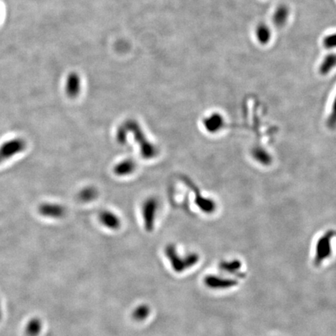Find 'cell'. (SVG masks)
Instances as JSON below:
<instances>
[{"label":"cell","mask_w":336,"mask_h":336,"mask_svg":"<svg viewBox=\"0 0 336 336\" xmlns=\"http://www.w3.org/2000/svg\"><path fill=\"white\" fill-rule=\"evenodd\" d=\"M26 146V141L22 138L12 139L4 143L0 146V164L24 151Z\"/></svg>","instance_id":"6da1fadb"},{"label":"cell","mask_w":336,"mask_h":336,"mask_svg":"<svg viewBox=\"0 0 336 336\" xmlns=\"http://www.w3.org/2000/svg\"><path fill=\"white\" fill-rule=\"evenodd\" d=\"M38 213L45 217L60 219L66 215V208L58 203L45 202L40 205Z\"/></svg>","instance_id":"7a4b0ae2"},{"label":"cell","mask_w":336,"mask_h":336,"mask_svg":"<svg viewBox=\"0 0 336 336\" xmlns=\"http://www.w3.org/2000/svg\"><path fill=\"white\" fill-rule=\"evenodd\" d=\"M80 90H81V79L79 75L75 72L70 73L66 78V95H68L70 98H75L79 95Z\"/></svg>","instance_id":"3957f363"},{"label":"cell","mask_w":336,"mask_h":336,"mask_svg":"<svg viewBox=\"0 0 336 336\" xmlns=\"http://www.w3.org/2000/svg\"><path fill=\"white\" fill-rule=\"evenodd\" d=\"M99 219L106 227L116 229L119 227V219L116 214L110 211H102L99 214Z\"/></svg>","instance_id":"277c9868"},{"label":"cell","mask_w":336,"mask_h":336,"mask_svg":"<svg viewBox=\"0 0 336 336\" xmlns=\"http://www.w3.org/2000/svg\"><path fill=\"white\" fill-rule=\"evenodd\" d=\"M205 128L208 132H217L222 126V118L219 115H211L204 121Z\"/></svg>","instance_id":"5b68a950"},{"label":"cell","mask_w":336,"mask_h":336,"mask_svg":"<svg viewBox=\"0 0 336 336\" xmlns=\"http://www.w3.org/2000/svg\"><path fill=\"white\" fill-rule=\"evenodd\" d=\"M98 192L95 187H86L82 189L81 191L78 193V198L79 201L83 202H90L95 200L97 196Z\"/></svg>","instance_id":"8992f818"},{"label":"cell","mask_w":336,"mask_h":336,"mask_svg":"<svg viewBox=\"0 0 336 336\" xmlns=\"http://www.w3.org/2000/svg\"><path fill=\"white\" fill-rule=\"evenodd\" d=\"M42 324L38 318L30 320L26 326V335L27 336H38L42 331Z\"/></svg>","instance_id":"52a82bcc"},{"label":"cell","mask_w":336,"mask_h":336,"mask_svg":"<svg viewBox=\"0 0 336 336\" xmlns=\"http://www.w3.org/2000/svg\"><path fill=\"white\" fill-rule=\"evenodd\" d=\"M336 66V55L332 54V55H327L326 59H324L323 62L321 63L320 70H321V72L322 73H328Z\"/></svg>","instance_id":"ba28073f"},{"label":"cell","mask_w":336,"mask_h":336,"mask_svg":"<svg viewBox=\"0 0 336 336\" xmlns=\"http://www.w3.org/2000/svg\"><path fill=\"white\" fill-rule=\"evenodd\" d=\"M257 37L261 43H265L270 38V30L264 25L259 26L257 29Z\"/></svg>","instance_id":"9c48e42d"},{"label":"cell","mask_w":336,"mask_h":336,"mask_svg":"<svg viewBox=\"0 0 336 336\" xmlns=\"http://www.w3.org/2000/svg\"><path fill=\"white\" fill-rule=\"evenodd\" d=\"M121 165H118L116 167V172L117 174H127L128 172H132L134 169V165L132 161H124Z\"/></svg>","instance_id":"30bf717a"},{"label":"cell","mask_w":336,"mask_h":336,"mask_svg":"<svg viewBox=\"0 0 336 336\" xmlns=\"http://www.w3.org/2000/svg\"><path fill=\"white\" fill-rule=\"evenodd\" d=\"M324 46L326 48L336 47V34H331L327 36L323 42Z\"/></svg>","instance_id":"8fae6325"},{"label":"cell","mask_w":336,"mask_h":336,"mask_svg":"<svg viewBox=\"0 0 336 336\" xmlns=\"http://www.w3.org/2000/svg\"><path fill=\"white\" fill-rule=\"evenodd\" d=\"M336 123V97L333 104V115L331 116V125H334Z\"/></svg>","instance_id":"7c38bea8"},{"label":"cell","mask_w":336,"mask_h":336,"mask_svg":"<svg viewBox=\"0 0 336 336\" xmlns=\"http://www.w3.org/2000/svg\"><path fill=\"white\" fill-rule=\"evenodd\" d=\"M1 317H2V309H1V305H0V319H1Z\"/></svg>","instance_id":"4fadbf2b"}]
</instances>
